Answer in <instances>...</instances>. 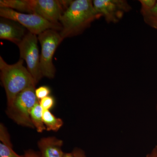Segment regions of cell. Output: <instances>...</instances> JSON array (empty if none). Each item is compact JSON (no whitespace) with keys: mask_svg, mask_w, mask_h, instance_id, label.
Masks as SVG:
<instances>
[{"mask_svg":"<svg viewBox=\"0 0 157 157\" xmlns=\"http://www.w3.org/2000/svg\"><path fill=\"white\" fill-rule=\"evenodd\" d=\"M93 2L96 13L108 23H117L132 9L125 0H94Z\"/></svg>","mask_w":157,"mask_h":157,"instance_id":"ba28073f","label":"cell"},{"mask_svg":"<svg viewBox=\"0 0 157 157\" xmlns=\"http://www.w3.org/2000/svg\"><path fill=\"white\" fill-rule=\"evenodd\" d=\"M42 120L46 130L48 131L57 132L63 124L61 119L55 116L49 110H43Z\"/></svg>","mask_w":157,"mask_h":157,"instance_id":"7c38bea8","label":"cell"},{"mask_svg":"<svg viewBox=\"0 0 157 157\" xmlns=\"http://www.w3.org/2000/svg\"><path fill=\"white\" fill-rule=\"evenodd\" d=\"M20 59L14 64H8L0 56L1 79L6 90L8 107L12 105L17 95L27 88L35 86V80L24 66Z\"/></svg>","mask_w":157,"mask_h":157,"instance_id":"3957f363","label":"cell"},{"mask_svg":"<svg viewBox=\"0 0 157 157\" xmlns=\"http://www.w3.org/2000/svg\"><path fill=\"white\" fill-rule=\"evenodd\" d=\"M99 18L94 9L93 1H72L60 20L62 26L60 34L63 39L76 36Z\"/></svg>","mask_w":157,"mask_h":157,"instance_id":"6da1fadb","label":"cell"},{"mask_svg":"<svg viewBox=\"0 0 157 157\" xmlns=\"http://www.w3.org/2000/svg\"><path fill=\"white\" fill-rule=\"evenodd\" d=\"M50 92V88L48 86H40L36 89V91H35L37 99L40 100L49 96Z\"/></svg>","mask_w":157,"mask_h":157,"instance_id":"e0dca14e","label":"cell"},{"mask_svg":"<svg viewBox=\"0 0 157 157\" xmlns=\"http://www.w3.org/2000/svg\"><path fill=\"white\" fill-rule=\"evenodd\" d=\"M0 16L18 22L29 32L36 35L50 29L57 31L62 29L61 24L51 22L38 14L21 13L10 8H1Z\"/></svg>","mask_w":157,"mask_h":157,"instance_id":"8992f818","label":"cell"},{"mask_svg":"<svg viewBox=\"0 0 157 157\" xmlns=\"http://www.w3.org/2000/svg\"><path fill=\"white\" fill-rule=\"evenodd\" d=\"M147 157H157V147L147 156Z\"/></svg>","mask_w":157,"mask_h":157,"instance_id":"d6986e66","label":"cell"},{"mask_svg":"<svg viewBox=\"0 0 157 157\" xmlns=\"http://www.w3.org/2000/svg\"><path fill=\"white\" fill-rule=\"evenodd\" d=\"M40 157H63V141L55 137H44L38 143Z\"/></svg>","mask_w":157,"mask_h":157,"instance_id":"30bf717a","label":"cell"},{"mask_svg":"<svg viewBox=\"0 0 157 157\" xmlns=\"http://www.w3.org/2000/svg\"><path fill=\"white\" fill-rule=\"evenodd\" d=\"M37 35L28 32L19 44L20 59L25 61L27 69L30 73L36 84L43 77L41 66L40 55L38 45Z\"/></svg>","mask_w":157,"mask_h":157,"instance_id":"52a82bcc","label":"cell"},{"mask_svg":"<svg viewBox=\"0 0 157 157\" xmlns=\"http://www.w3.org/2000/svg\"><path fill=\"white\" fill-rule=\"evenodd\" d=\"M29 157H40L39 153H37L33 151L29 150Z\"/></svg>","mask_w":157,"mask_h":157,"instance_id":"ffe728a7","label":"cell"},{"mask_svg":"<svg viewBox=\"0 0 157 157\" xmlns=\"http://www.w3.org/2000/svg\"><path fill=\"white\" fill-rule=\"evenodd\" d=\"M71 1L58 0H1V8H10L21 13L38 14L53 23L60 20Z\"/></svg>","mask_w":157,"mask_h":157,"instance_id":"7a4b0ae2","label":"cell"},{"mask_svg":"<svg viewBox=\"0 0 157 157\" xmlns=\"http://www.w3.org/2000/svg\"><path fill=\"white\" fill-rule=\"evenodd\" d=\"M35 91V86L26 88L17 95L7 110V114L16 123L33 128L35 127L31 120L30 112L39 101Z\"/></svg>","mask_w":157,"mask_h":157,"instance_id":"277c9868","label":"cell"},{"mask_svg":"<svg viewBox=\"0 0 157 157\" xmlns=\"http://www.w3.org/2000/svg\"><path fill=\"white\" fill-rule=\"evenodd\" d=\"M0 157H29V152L28 151L23 155H17L12 148L9 134L3 124L0 127Z\"/></svg>","mask_w":157,"mask_h":157,"instance_id":"8fae6325","label":"cell"},{"mask_svg":"<svg viewBox=\"0 0 157 157\" xmlns=\"http://www.w3.org/2000/svg\"><path fill=\"white\" fill-rule=\"evenodd\" d=\"M43 111V109L40 106L39 101L33 107L30 112L31 120L37 132L39 133H41L46 129L42 120Z\"/></svg>","mask_w":157,"mask_h":157,"instance_id":"4fadbf2b","label":"cell"},{"mask_svg":"<svg viewBox=\"0 0 157 157\" xmlns=\"http://www.w3.org/2000/svg\"><path fill=\"white\" fill-rule=\"evenodd\" d=\"M141 14L145 23L151 27L157 30V2L154 8Z\"/></svg>","mask_w":157,"mask_h":157,"instance_id":"5bb4252c","label":"cell"},{"mask_svg":"<svg viewBox=\"0 0 157 157\" xmlns=\"http://www.w3.org/2000/svg\"><path fill=\"white\" fill-rule=\"evenodd\" d=\"M39 104L43 110H49L54 105L55 100L52 96H48L40 100Z\"/></svg>","mask_w":157,"mask_h":157,"instance_id":"9a60e30c","label":"cell"},{"mask_svg":"<svg viewBox=\"0 0 157 157\" xmlns=\"http://www.w3.org/2000/svg\"><path fill=\"white\" fill-rule=\"evenodd\" d=\"M139 2L141 6L140 12L143 14L154 8L157 1L156 0H140Z\"/></svg>","mask_w":157,"mask_h":157,"instance_id":"2e32d148","label":"cell"},{"mask_svg":"<svg viewBox=\"0 0 157 157\" xmlns=\"http://www.w3.org/2000/svg\"><path fill=\"white\" fill-rule=\"evenodd\" d=\"M2 18L0 21V39L18 45L26 34V29L16 21Z\"/></svg>","mask_w":157,"mask_h":157,"instance_id":"9c48e42d","label":"cell"},{"mask_svg":"<svg viewBox=\"0 0 157 157\" xmlns=\"http://www.w3.org/2000/svg\"><path fill=\"white\" fill-rule=\"evenodd\" d=\"M38 38L41 46L40 66L42 75L53 78L56 70L52 59L56 48L63 39L58 31L52 29L41 33Z\"/></svg>","mask_w":157,"mask_h":157,"instance_id":"5b68a950","label":"cell"},{"mask_svg":"<svg viewBox=\"0 0 157 157\" xmlns=\"http://www.w3.org/2000/svg\"><path fill=\"white\" fill-rule=\"evenodd\" d=\"M63 157H86V156L81 149L76 148L70 152L65 153Z\"/></svg>","mask_w":157,"mask_h":157,"instance_id":"ac0fdd59","label":"cell"}]
</instances>
